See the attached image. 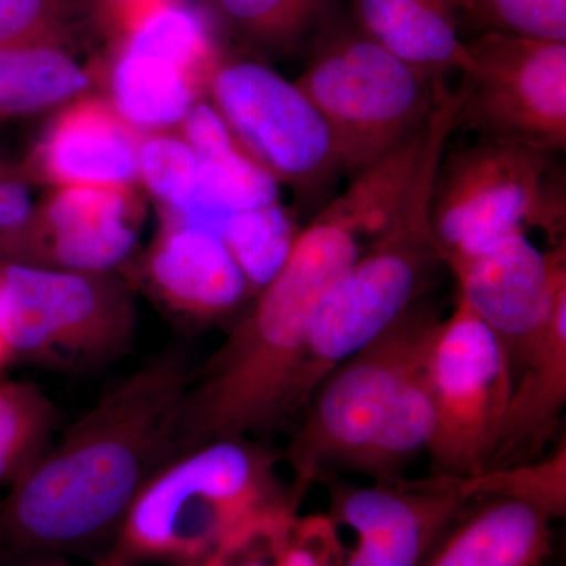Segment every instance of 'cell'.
<instances>
[{"instance_id": "cell-1", "label": "cell", "mask_w": 566, "mask_h": 566, "mask_svg": "<svg viewBox=\"0 0 566 566\" xmlns=\"http://www.w3.org/2000/svg\"><path fill=\"white\" fill-rule=\"evenodd\" d=\"M191 368L166 352L104 395L0 499V558L109 553L153 476L178 457Z\"/></svg>"}, {"instance_id": "cell-2", "label": "cell", "mask_w": 566, "mask_h": 566, "mask_svg": "<svg viewBox=\"0 0 566 566\" xmlns=\"http://www.w3.org/2000/svg\"><path fill=\"white\" fill-rule=\"evenodd\" d=\"M441 322L417 301L318 382L282 452L297 501L334 472L398 479L427 452L434 433L427 364Z\"/></svg>"}, {"instance_id": "cell-3", "label": "cell", "mask_w": 566, "mask_h": 566, "mask_svg": "<svg viewBox=\"0 0 566 566\" xmlns=\"http://www.w3.org/2000/svg\"><path fill=\"white\" fill-rule=\"evenodd\" d=\"M337 256L296 241L289 260L207 363L191 370L178 457L212 441H263L300 419L297 379L324 304L344 281Z\"/></svg>"}, {"instance_id": "cell-4", "label": "cell", "mask_w": 566, "mask_h": 566, "mask_svg": "<svg viewBox=\"0 0 566 566\" xmlns=\"http://www.w3.org/2000/svg\"><path fill=\"white\" fill-rule=\"evenodd\" d=\"M281 461L252 438L182 453L137 495L109 553L134 565L191 566L253 528L292 520L301 502L279 474Z\"/></svg>"}, {"instance_id": "cell-5", "label": "cell", "mask_w": 566, "mask_h": 566, "mask_svg": "<svg viewBox=\"0 0 566 566\" xmlns=\"http://www.w3.org/2000/svg\"><path fill=\"white\" fill-rule=\"evenodd\" d=\"M455 118L450 103L431 112L422 156L400 202L324 304L297 379L301 411L324 376L420 301L444 266L431 226V200Z\"/></svg>"}, {"instance_id": "cell-6", "label": "cell", "mask_w": 566, "mask_h": 566, "mask_svg": "<svg viewBox=\"0 0 566 566\" xmlns=\"http://www.w3.org/2000/svg\"><path fill=\"white\" fill-rule=\"evenodd\" d=\"M128 289L111 273L0 263V329L11 364L84 374L120 360L136 335Z\"/></svg>"}, {"instance_id": "cell-7", "label": "cell", "mask_w": 566, "mask_h": 566, "mask_svg": "<svg viewBox=\"0 0 566 566\" xmlns=\"http://www.w3.org/2000/svg\"><path fill=\"white\" fill-rule=\"evenodd\" d=\"M553 175V153L512 142L483 139L444 153L431 226L446 266L527 227L553 245L565 243V189Z\"/></svg>"}, {"instance_id": "cell-8", "label": "cell", "mask_w": 566, "mask_h": 566, "mask_svg": "<svg viewBox=\"0 0 566 566\" xmlns=\"http://www.w3.org/2000/svg\"><path fill=\"white\" fill-rule=\"evenodd\" d=\"M329 125L344 174L370 167L422 128L447 91L364 33H342L296 82Z\"/></svg>"}, {"instance_id": "cell-9", "label": "cell", "mask_w": 566, "mask_h": 566, "mask_svg": "<svg viewBox=\"0 0 566 566\" xmlns=\"http://www.w3.org/2000/svg\"><path fill=\"white\" fill-rule=\"evenodd\" d=\"M434 412L431 474L469 479L494 455L513 390L509 357L474 308L458 297L442 319L427 364Z\"/></svg>"}, {"instance_id": "cell-10", "label": "cell", "mask_w": 566, "mask_h": 566, "mask_svg": "<svg viewBox=\"0 0 566 566\" xmlns=\"http://www.w3.org/2000/svg\"><path fill=\"white\" fill-rule=\"evenodd\" d=\"M468 50L474 69L457 126L488 140L565 151L566 41L480 32Z\"/></svg>"}, {"instance_id": "cell-11", "label": "cell", "mask_w": 566, "mask_h": 566, "mask_svg": "<svg viewBox=\"0 0 566 566\" xmlns=\"http://www.w3.org/2000/svg\"><path fill=\"white\" fill-rule=\"evenodd\" d=\"M208 91L234 137L275 180L308 196L344 172L329 125L296 82L263 63L219 61Z\"/></svg>"}, {"instance_id": "cell-12", "label": "cell", "mask_w": 566, "mask_h": 566, "mask_svg": "<svg viewBox=\"0 0 566 566\" xmlns=\"http://www.w3.org/2000/svg\"><path fill=\"white\" fill-rule=\"evenodd\" d=\"M218 62L202 18L169 0L126 31L111 73L112 106L136 129L166 132L199 103Z\"/></svg>"}, {"instance_id": "cell-13", "label": "cell", "mask_w": 566, "mask_h": 566, "mask_svg": "<svg viewBox=\"0 0 566 566\" xmlns=\"http://www.w3.org/2000/svg\"><path fill=\"white\" fill-rule=\"evenodd\" d=\"M447 266L455 275L458 297L501 342L515 379L542 344L558 293L566 289L565 243L542 252L526 232H515Z\"/></svg>"}, {"instance_id": "cell-14", "label": "cell", "mask_w": 566, "mask_h": 566, "mask_svg": "<svg viewBox=\"0 0 566 566\" xmlns=\"http://www.w3.org/2000/svg\"><path fill=\"white\" fill-rule=\"evenodd\" d=\"M329 479L331 517L357 536L344 566H420L439 535L469 501L457 479H403L371 486Z\"/></svg>"}, {"instance_id": "cell-15", "label": "cell", "mask_w": 566, "mask_h": 566, "mask_svg": "<svg viewBox=\"0 0 566 566\" xmlns=\"http://www.w3.org/2000/svg\"><path fill=\"white\" fill-rule=\"evenodd\" d=\"M139 222L132 188L59 189L35 212L22 263L111 273L133 252Z\"/></svg>"}, {"instance_id": "cell-16", "label": "cell", "mask_w": 566, "mask_h": 566, "mask_svg": "<svg viewBox=\"0 0 566 566\" xmlns=\"http://www.w3.org/2000/svg\"><path fill=\"white\" fill-rule=\"evenodd\" d=\"M140 137L112 104L84 98L41 137L33 172L62 188H132L139 178Z\"/></svg>"}, {"instance_id": "cell-17", "label": "cell", "mask_w": 566, "mask_h": 566, "mask_svg": "<svg viewBox=\"0 0 566 566\" xmlns=\"http://www.w3.org/2000/svg\"><path fill=\"white\" fill-rule=\"evenodd\" d=\"M182 139L199 161L191 203L167 216L222 237L233 212L279 202V181L245 150L214 106L196 103L182 118Z\"/></svg>"}, {"instance_id": "cell-18", "label": "cell", "mask_w": 566, "mask_h": 566, "mask_svg": "<svg viewBox=\"0 0 566 566\" xmlns=\"http://www.w3.org/2000/svg\"><path fill=\"white\" fill-rule=\"evenodd\" d=\"M151 286L178 314L211 322L253 292L221 237L166 219L147 259Z\"/></svg>"}, {"instance_id": "cell-19", "label": "cell", "mask_w": 566, "mask_h": 566, "mask_svg": "<svg viewBox=\"0 0 566 566\" xmlns=\"http://www.w3.org/2000/svg\"><path fill=\"white\" fill-rule=\"evenodd\" d=\"M551 521L512 499L469 501L420 566H542L553 549Z\"/></svg>"}, {"instance_id": "cell-20", "label": "cell", "mask_w": 566, "mask_h": 566, "mask_svg": "<svg viewBox=\"0 0 566 566\" xmlns=\"http://www.w3.org/2000/svg\"><path fill=\"white\" fill-rule=\"evenodd\" d=\"M566 406V289L542 344L513 379L497 446L488 469L528 463L545 455L557 434Z\"/></svg>"}, {"instance_id": "cell-21", "label": "cell", "mask_w": 566, "mask_h": 566, "mask_svg": "<svg viewBox=\"0 0 566 566\" xmlns=\"http://www.w3.org/2000/svg\"><path fill=\"white\" fill-rule=\"evenodd\" d=\"M353 11L360 33L433 80L474 69L449 0H353Z\"/></svg>"}, {"instance_id": "cell-22", "label": "cell", "mask_w": 566, "mask_h": 566, "mask_svg": "<svg viewBox=\"0 0 566 566\" xmlns=\"http://www.w3.org/2000/svg\"><path fill=\"white\" fill-rule=\"evenodd\" d=\"M91 82L57 35L0 48V120L70 102Z\"/></svg>"}, {"instance_id": "cell-23", "label": "cell", "mask_w": 566, "mask_h": 566, "mask_svg": "<svg viewBox=\"0 0 566 566\" xmlns=\"http://www.w3.org/2000/svg\"><path fill=\"white\" fill-rule=\"evenodd\" d=\"M57 427V408L35 382H0V485H14L31 471Z\"/></svg>"}, {"instance_id": "cell-24", "label": "cell", "mask_w": 566, "mask_h": 566, "mask_svg": "<svg viewBox=\"0 0 566 566\" xmlns=\"http://www.w3.org/2000/svg\"><path fill=\"white\" fill-rule=\"evenodd\" d=\"M300 232L292 214L275 202L233 212L221 238L253 292H260L281 273Z\"/></svg>"}, {"instance_id": "cell-25", "label": "cell", "mask_w": 566, "mask_h": 566, "mask_svg": "<svg viewBox=\"0 0 566 566\" xmlns=\"http://www.w3.org/2000/svg\"><path fill=\"white\" fill-rule=\"evenodd\" d=\"M465 501L502 497L535 506L553 520L566 515V441L538 460L486 469L469 479H457Z\"/></svg>"}, {"instance_id": "cell-26", "label": "cell", "mask_w": 566, "mask_h": 566, "mask_svg": "<svg viewBox=\"0 0 566 566\" xmlns=\"http://www.w3.org/2000/svg\"><path fill=\"white\" fill-rule=\"evenodd\" d=\"M139 178L169 214L185 210L199 186V161L182 137L158 132L140 140Z\"/></svg>"}, {"instance_id": "cell-27", "label": "cell", "mask_w": 566, "mask_h": 566, "mask_svg": "<svg viewBox=\"0 0 566 566\" xmlns=\"http://www.w3.org/2000/svg\"><path fill=\"white\" fill-rule=\"evenodd\" d=\"M323 0H212L216 11L230 28L248 39L266 44L296 40Z\"/></svg>"}, {"instance_id": "cell-28", "label": "cell", "mask_w": 566, "mask_h": 566, "mask_svg": "<svg viewBox=\"0 0 566 566\" xmlns=\"http://www.w3.org/2000/svg\"><path fill=\"white\" fill-rule=\"evenodd\" d=\"M463 13L480 32L566 41V0H465Z\"/></svg>"}, {"instance_id": "cell-29", "label": "cell", "mask_w": 566, "mask_h": 566, "mask_svg": "<svg viewBox=\"0 0 566 566\" xmlns=\"http://www.w3.org/2000/svg\"><path fill=\"white\" fill-rule=\"evenodd\" d=\"M345 556L333 517L296 516L286 531L279 566H344Z\"/></svg>"}, {"instance_id": "cell-30", "label": "cell", "mask_w": 566, "mask_h": 566, "mask_svg": "<svg viewBox=\"0 0 566 566\" xmlns=\"http://www.w3.org/2000/svg\"><path fill=\"white\" fill-rule=\"evenodd\" d=\"M294 517L253 528L191 566H279L286 531Z\"/></svg>"}, {"instance_id": "cell-31", "label": "cell", "mask_w": 566, "mask_h": 566, "mask_svg": "<svg viewBox=\"0 0 566 566\" xmlns=\"http://www.w3.org/2000/svg\"><path fill=\"white\" fill-rule=\"evenodd\" d=\"M54 35V0H0V48Z\"/></svg>"}, {"instance_id": "cell-32", "label": "cell", "mask_w": 566, "mask_h": 566, "mask_svg": "<svg viewBox=\"0 0 566 566\" xmlns=\"http://www.w3.org/2000/svg\"><path fill=\"white\" fill-rule=\"evenodd\" d=\"M169 0H111L117 20L120 21L125 31L132 29L142 18L147 17L153 10L164 6Z\"/></svg>"}, {"instance_id": "cell-33", "label": "cell", "mask_w": 566, "mask_h": 566, "mask_svg": "<svg viewBox=\"0 0 566 566\" xmlns=\"http://www.w3.org/2000/svg\"><path fill=\"white\" fill-rule=\"evenodd\" d=\"M0 566H73L70 558L59 554H20V556L0 558Z\"/></svg>"}, {"instance_id": "cell-34", "label": "cell", "mask_w": 566, "mask_h": 566, "mask_svg": "<svg viewBox=\"0 0 566 566\" xmlns=\"http://www.w3.org/2000/svg\"><path fill=\"white\" fill-rule=\"evenodd\" d=\"M93 566H137L132 562L125 560V558L115 556V554L106 553L103 556L96 557Z\"/></svg>"}, {"instance_id": "cell-35", "label": "cell", "mask_w": 566, "mask_h": 566, "mask_svg": "<svg viewBox=\"0 0 566 566\" xmlns=\"http://www.w3.org/2000/svg\"><path fill=\"white\" fill-rule=\"evenodd\" d=\"M11 364V357L9 348H7L6 340H3L2 329H0V371L3 368L9 367Z\"/></svg>"}, {"instance_id": "cell-36", "label": "cell", "mask_w": 566, "mask_h": 566, "mask_svg": "<svg viewBox=\"0 0 566 566\" xmlns=\"http://www.w3.org/2000/svg\"><path fill=\"white\" fill-rule=\"evenodd\" d=\"M449 2H452L453 6H455L458 10H460V11L464 10L465 0H449Z\"/></svg>"}]
</instances>
